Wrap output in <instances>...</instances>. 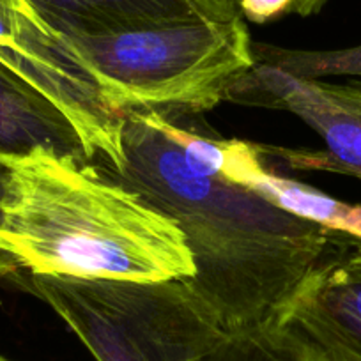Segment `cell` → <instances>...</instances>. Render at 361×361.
I'll return each mask as SVG.
<instances>
[{"label":"cell","instance_id":"6da1fadb","mask_svg":"<svg viewBox=\"0 0 361 361\" xmlns=\"http://www.w3.org/2000/svg\"><path fill=\"white\" fill-rule=\"evenodd\" d=\"M123 154L105 172L185 232L197 267L186 282L231 335L279 321L340 235L195 169L145 110L123 114Z\"/></svg>","mask_w":361,"mask_h":361},{"label":"cell","instance_id":"7a4b0ae2","mask_svg":"<svg viewBox=\"0 0 361 361\" xmlns=\"http://www.w3.org/2000/svg\"><path fill=\"white\" fill-rule=\"evenodd\" d=\"M0 161V248L29 275L137 283L197 275L179 225L99 166L47 151Z\"/></svg>","mask_w":361,"mask_h":361},{"label":"cell","instance_id":"3957f363","mask_svg":"<svg viewBox=\"0 0 361 361\" xmlns=\"http://www.w3.org/2000/svg\"><path fill=\"white\" fill-rule=\"evenodd\" d=\"M66 37L105 105L121 117L133 110H213L257 64L243 16Z\"/></svg>","mask_w":361,"mask_h":361},{"label":"cell","instance_id":"277c9868","mask_svg":"<svg viewBox=\"0 0 361 361\" xmlns=\"http://www.w3.org/2000/svg\"><path fill=\"white\" fill-rule=\"evenodd\" d=\"M96 361H206L228 335L186 280L158 283L29 275Z\"/></svg>","mask_w":361,"mask_h":361},{"label":"cell","instance_id":"5b68a950","mask_svg":"<svg viewBox=\"0 0 361 361\" xmlns=\"http://www.w3.org/2000/svg\"><path fill=\"white\" fill-rule=\"evenodd\" d=\"M227 102L286 110L300 117L326 142L324 152L266 147L290 169L329 170L361 179V109L343 85L303 80L269 66L255 64L228 92Z\"/></svg>","mask_w":361,"mask_h":361},{"label":"cell","instance_id":"8992f818","mask_svg":"<svg viewBox=\"0 0 361 361\" xmlns=\"http://www.w3.org/2000/svg\"><path fill=\"white\" fill-rule=\"evenodd\" d=\"M273 324L308 354L361 361V241L340 234Z\"/></svg>","mask_w":361,"mask_h":361},{"label":"cell","instance_id":"52a82bcc","mask_svg":"<svg viewBox=\"0 0 361 361\" xmlns=\"http://www.w3.org/2000/svg\"><path fill=\"white\" fill-rule=\"evenodd\" d=\"M34 151L89 161L82 137L68 116L0 62V158Z\"/></svg>","mask_w":361,"mask_h":361},{"label":"cell","instance_id":"ba28073f","mask_svg":"<svg viewBox=\"0 0 361 361\" xmlns=\"http://www.w3.org/2000/svg\"><path fill=\"white\" fill-rule=\"evenodd\" d=\"M37 11L66 36L149 29L204 16L190 0H39Z\"/></svg>","mask_w":361,"mask_h":361},{"label":"cell","instance_id":"9c48e42d","mask_svg":"<svg viewBox=\"0 0 361 361\" xmlns=\"http://www.w3.org/2000/svg\"><path fill=\"white\" fill-rule=\"evenodd\" d=\"M257 64L282 69L296 78L322 80L328 76H361V44L343 50H290L275 44H252Z\"/></svg>","mask_w":361,"mask_h":361},{"label":"cell","instance_id":"30bf717a","mask_svg":"<svg viewBox=\"0 0 361 361\" xmlns=\"http://www.w3.org/2000/svg\"><path fill=\"white\" fill-rule=\"evenodd\" d=\"M206 361H312L298 343L280 328L250 329L227 335Z\"/></svg>","mask_w":361,"mask_h":361},{"label":"cell","instance_id":"8fae6325","mask_svg":"<svg viewBox=\"0 0 361 361\" xmlns=\"http://www.w3.org/2000/svg\"><path fill=\"white\" fill-rule=\"evenodd\" d=\"M294 2L296 0H235V6L243 18L257 25H264L293 13Z\"/></svg>","mask_w":361,"mask_h":361},{"label":"cell","instance_id":"7c38bea8","mask_svg":"<svg viewBox=\"0 0 361 361\" xmlns=\"http://www.w3.org/2000/svg\"><path fill=\"white\" fill-rule=\"evenodd\" d=\"M190 2L199 9L200 15L211 20L227 22L235 16H241L238 6H235V0H190Z\"/></svg>","mask_w":361,"mask_h":361},{"label":"cell","instance_id":"4fadbf2b","mask_svg":"<svg viewBox=\"0 0 361 361\" xmlns=\"http://www.w3.org/2000/svg\"><path fill=\"white\" fill-rule=\"evenodd\" d=\"M6 183H8V166L0 161V220H2V199H4ZM20 269L18 262L9 255L8 252L0 248V280H4L6 276L13 275Z\"/></svg>","mask_w":361,"mask_h":361},{"label":"cell","instance_id":"5bb4252c","mask_svg":"<svg viewBox=\"0 0 361 361\" xmlns=\"http://www.w3.org/2000/svg\"><path fill=\"white\" fill-rule=\"evenodd\" d=\"M328 2L329 0H296V2H294L293 13H296V15L307 18V16L317 15V13L321 11V9L324 8Z\"/></svg>","mask_w":361,"mask_h":361},{"label":"cell","instance_id":"9a60e30c","mask_svg":"<svg viewBox=\"0 0 361 361\" xmlns=\"http://www.w3.org/2000/svg\"><path fill=\"white\" fill-rule=\"evenodd\" d=\"M345 90L349 98L356 103L357 106L361 109V82H354V83H345Z\"/></svg>","mask_w":361,"mask_h":361},{"label":"cell","instance_id":"2e32d148","mask_svg":"<svg viewBox=\"0 0 361 361\" xmlns=\"http://www.w3.org/2000/svg\"><path fill=\"white\" fill-rule=\"evenodd\" d=\"M301 350H303V349H301ZM303 353H305V354H307V356H308V357H310V360H312V361H335V360H326V357L312 356V354H308V353H307V350H303Z\"/></svg>","mask_w":361,"mask_h":361},{"label":"cell","instance_id":"e0dca14e","mask_svg":"<svg viewBox=\"0 0 361 361\" xmlns=\"http://www.w3.org/2000/svg\"><path fill=\"white\" fill-rule=\"evenodd\" d=\"M0 361H13V360H9V357H6V356H0Z\"/></svg>","mask_w":361,"mask_h":361}]
</instances>
